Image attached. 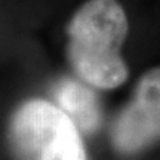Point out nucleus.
Segmentation results:
<instances>
[{
    "mask_svg": "<svg viewBox=\"0 0 160 160\" xmlns=\"http://www.w3.org/2000/svg\"><path fill=\"white\" fill-rule=\"evenodd\" d=\"M113 144L119 151L133 153L160 138V67L138 83L129 105L116 120Z\"/></svg>",
    "mask_w": 160,
    "mask_h": 160,
    "instance_id": "7ed1b4c3",
    "label": "nucleus"
},
{
    "mask_svg": "<svg viewBox=\"0 0 160 160\" xmlns=\"http://www.w3.org/2000/svg\"><path fill=\"white\" fill-rule=\"evenodd\" d=\"M128 21L116 0H89L68 25L67 57L76 74L101 89H113L128 77L120 48Z\"/></svg>",
    "mask_w": 160,
    "mask_h": 160,
    "instance_id": "f257e3e1",
    "label": "nucleus"
},
{
    "mask_svg": "<svg viewBox=\"0 0 160 160\" xmlns=\"http://www.w3.org/2000/svg\"><path fill=\"white\" fill-rule=\"evenodd\" d=\"M57 105L74 122L80 131H93L99 123V110L95 95L79 82L65 79L55 86Z\"/></svg>",
    "mask_w": 160,
    "mask_h": 160,
    "instance_id": "20e7f679",
    "label": "nucleus"
},
{
    "mask_svg": "<svg viewBox=\"0 0 160 160\" xmlns=\"http://www.w3.org/2000/svg\"><path fill=\"white\" fill-rule=\"evenodd\" d=\"M9 138L17 160H85L74 122L43 99H31L18 108Z\"/></svg>",
    "mask_w": 160,
    "mask_h": 160,
    "instance_id": "f03ea898",
    "label": "nucleus"
}]
</instances>
